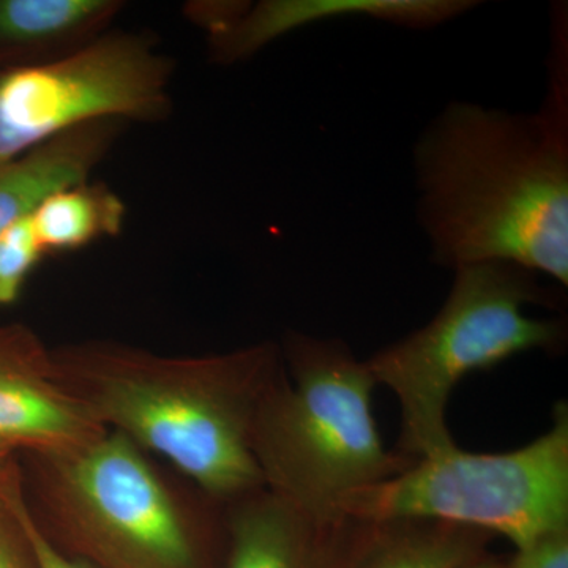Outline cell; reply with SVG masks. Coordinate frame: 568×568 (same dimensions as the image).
Returning a JSON list of instances; mask_svg holds the SVG:
<instances>
[{
    "label": "cell",
    "instance_id": "cell-1",
    "mask_svg": "<svg viewBox=\"0 0 568 568\" xmlns=\"http://www.w3.org/2000/svg\"><path fill=\"white\" fill-rule=\"evenodd\" d=\"M552 20L540 110L454 102L414 145L418 222L443 267L508 261L568 286L566 10Z\"/></svg>",
    "mask_w": 568,
    "mask_h": 568
},
{
    "label": "cell",
    "instance_id": "cell-2",
    "mask_svg": "<svg viewBox=\"0 0 568 568\" xmlns=\"http://www.w3.org/2000/svg\"><path fill=\"white\" fill-rule=\"evenodd\" d=\"M59 383L100 425L173 463L231 504L264 488L254 420L282 372L274 342L211 355H163L118 342L51 349Z\"/></svg>",
    "mask_w": 568,
    "mask_h": 568
},
{
    "label": "cell",
    "instance_id": "cell-3",
    "mask_svg": "<svg viewBox=\"0 0 568 568\" xmlns=\"http://www.w3.org/2000/svg\"><path fill=\"white\" fill-rule=\"evenodd\" d=\"M284 366L265 392L252 448L264 488L320 517L351 493L399 476L413 459L377 429L375 377L343 339L290 332Z\"/></svg>",
    "mask_w": 568,
    "mask_h": 568
},
{
    "label": "cell",
    "instance_id": "cell-4",
    "mask_svg": "<svg viewBox=\"0 0 568 568\" xmlns=\"http://www.w3.org/2000/svg\"><path fill=\"white\" fill-rule=\"evenodd\" d=\"M454 272V286L437 315L365 361L377 386L398 399L394 450L413 462L457 447L447 407L463 377L529 351L559 353L567 342L562 317L526 315V306L559 302L537 272L508 261Z\"/></svg>",
    "mask_w": 568,
    "mask_h": 568
},
{
    "label": "cell",
    "instance_id": "cell-5",
    "mask_svg": "<svg viewBox=\"0 0 568 568\" xmlns=\"http://www.w3.org/2000/svg\"><path fill=\"white\" fill-rule=\"evenodd\" d=\"M336 514L361 521L437 519L506 537L519 549L568 528V406L551 428L506 454L454 447L339 500Z\"/></svg>",
    "mask_w": 568,
    "mask_h": 568
},
{
    "label": "cell",
    "instance_id": "cell-6",
    "mask_svg": "<svg viewBox=\"0 0 568 568\" xmlns=\"http://www.w3.org/2000/svg\"><path fill=\"white\" fill-rule=\"evenodd\" d=\"M44 507L81 551L106 568H203L173 497L121 433L67 454L31 455Z\"/></svg>",
    "mask_w": 568,
    "mask_h": 568
},
{
    "label": "cell",
    "instance_id": "cell-7",
    "mask_svg": "<svg viewBox=\"0 0 568 568\" xmlns=\"http://www.w3.org/2000/svg\"><path fill=\"white\" fill-rule=\"evenodd\" d=\"M174 61L152 33L110 29L55 61L0 71V162L85 123H156Z\"/></svg>",
    "mask_w": 568,
    "mask_h": 568
},
{
    "label": "cell",
    "instance_id": "cell-8",
    "mask_svg": "<svg viewBox=\"0 0 568 568\" xmlns=\"http://www.w3.org/2000/svg\"><path fill=\"white\" fill-rule=\"evenodd\" d=\"M476 6L473 0H211L189 3L185 14L207 37L211 61L234 65L287 33L336 18L365 17L402 28L428 29Z\"/></svg>",
    "mask_w": 568,
    "mask_h": 568
},
{
    "label": "cell",
    "instance_id": "cell-9",
    "mask_svg": "<svg viewBox=\"0 0 568 568\" xmlns=\"http://www.w3.org/2000/svg\"><path fill=\"white\" fill-rule=\"evenodd\" d=\"M106 432L55 376L50 347L28 325L0 324V443L67 454Z\"/></svg>",
    "mask_w": 568,
    "mask_h": 568
},
{
    "label": "cell",
    "instance_id": "cell-10",
    "mask_svg": "<svg viewBox=\"0 0 568 568\" xmlns=\"http://www.w3.org/2000/svg\"><path fill=\"white\" fill-rule=\"evenodd\" d=\"M224 568H349L366 521L320 517L268 489L227 504Z\"/></svg>",
    "mask_w": 568,
    "mask_h": 568
},
{
    "label": "cell",
    "instance_id": "cell-11",
    "mask_svg": "<svg viewBox=\"0 0 568 568\" xmlns=\"http://www.w3.org/2000/svg\"><path fill=\"white\" fill-rule=\"evenodd\" d=\"M125 123H85L0 162V235L31 216L50 194L89 181L121 136Z\"/></svg>",
    "mask_w": 568,
    "mask_h": 568
},
{
    "label": "cell",
    "instance_id": "cell-12",
    "mask_svg": "<svg viewBox=\"0 0 568 568\" xmlns=\"http://www.w3.org/2000/svg\"><path fill=\"white\" fill-rule=\"evenodd\" d=\"M121 0H0V71L39 65L112 29Z\"/></svg>",
    "mask_w": 568,
    "mask_h": 568
},
{
    "label": "cell",
    "instance_id": "cell-13",
    "mask_svg": "<svg viewBox=\"0 0 568 568\" xmlns=\"http://www.w3.org/2000/svg\"><path fill=\"white\" fill-rule=\"evenodd\" d=\"M491 534L437 519L366 521L349 568H466L488 556Z\"/></svg>",
    "mask_w": 568,
    "mask_h": 568
},
{
    "label": "cell",
    "instance_id": "cell-14",
    "mask_svg": "<svg viewBox=\"0 0 568 568\" xmlns=\"http://www.w3.org/2000/svg\"><path fill=\"white\" fill-rule=\"evenodd\" d=\"M126 219V205L106 183H74L50 194L32 213V223L44 254L78 252L118 237Z\"/></svg>",
    "mask_w": 568,
    "mask_h": 568
},
{
    "label": "cell",
    "instance_id": "cell-15",
    "mask_svg": "<svg viewBox=\"0 0 568 568\" xmlns=\"http://www.w3.org/2000/svg\"><path fill=\"white\" fill-rule=\"evenodd\" d=\"M44 256L32 215L3 231L0 235V306L18 301L29 275Z\"/></svg>",
    "mask_w": 568,
    "mask_h": 568
},
{
    "label": "cell",
    "instance_id": "cell-16",
    "mask_svg": "<svg viewBox=\"0 0 568 568\" xmlns=\"http://www.w3.org/2000/svg\"><path fill=\"white\" fill-rule=\"evenodd\" d=\"M26 506V500H0V568H37L31 541L22 526L21 511Z\"/></svg>",
    "mask_w": 568,
    "mask_h": 568
},
{
    "label": "cell",
    "instance_id": "cell-17",
    "mask_svg": "<svg viewBox=\"0 0 568 568\" xmlns=\"http://www.w3.org/2000/svg\"><path fill=\"white\" fill-rule=\"evenodd\" d=\"M500 568H568V528L545 534L517 549Z\"/></svg>",
    "mask_w": 568,
    "mask_h": 568
},
{
    "label": "cell",
    "instance_id": "cell-18",
    "mask_svg": "<svg viewBox=\"0 0 568 568\" xmlns=\"http://www.w3.org/2000/svg\"><path fill=\"white\" fill-rule=\"evenodd\" d=\"M21 519L29 541H31L37 568H92L88 564L80 562V560L67 558L61 549L55 547L51 538L40 528L39 523L33 518L28 506L22 508Z\"/></svg>",
    "mask_w": 568,
    "mask_h": 568
},
{
    "label": "cell",
    "instance_id": "cell-19",
    "mask_svg": "<svg viewBox=\"0 0 568 568\" xmlns=\"http://www.w3.org/2000/svg\"><path fill=\"white\" fill-rule=\"evenodd\" d=\"M0 500L21 503L22 478L17 448L0 443Z\"/></svg>",
    "mask_w": 568,
    "mask_h": 568
},
{
    "label": "cell",
    "instance_id": "cell-20",
    "mask_svg": "<svg viewBox=\"0 0 568 568\" xmlns=\"http://www.w3.org/2000/svg\"><path fill=\"white\" fill-rule=\"evenodd\" d=\"M503 560L496 559L495 556L488 555L484 559L477 560L473 566L466 568H500Z\"/></svg>",
    "mask_w": 568,
    "mask_h": 568
}]
</instances>
